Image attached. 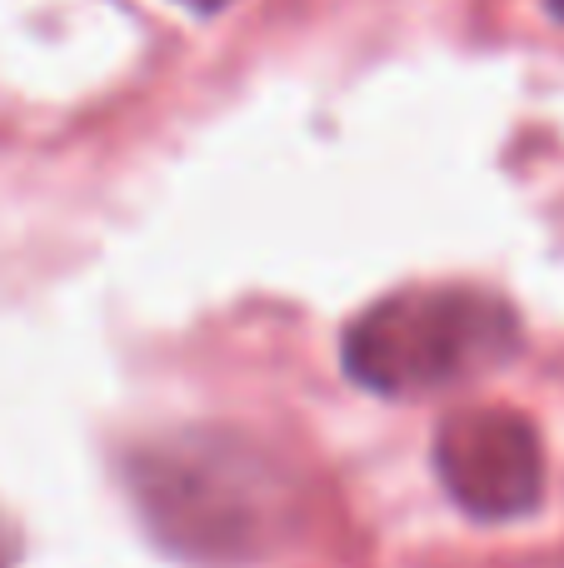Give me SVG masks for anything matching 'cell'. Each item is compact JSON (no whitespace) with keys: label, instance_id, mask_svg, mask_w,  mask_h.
<instances>
[{"label":"cell","instance_id":"obj_1","mask_svg":"<svg viewBox=\"0 0 564 568\" xmlns=\"http://www.w3.org/2000/svg\"><path fill=\"white\" fill-rule=\"evenodd\" d=\"M140 529L180 564L240 568L280 554L305 524V484L255 434L200 424L125 454Z\"/></svg>","mask_w":564,"mask_h":568},{"label":"cell","instance_id":"obj_2","mask_svg":"<svg viewBox=\"0 0 564 568\" xmlns=\"http://www.w3.org/2000/svg\"><path fill=\"white\" fill-rule=\"evenodd\" d=\"M525 344L515 304L480 284H410L345 324L340 364L370 394L415 399L510 364Z\"/></svg>","mask_w":564,"mask_h":568},{"label":"cell","instance_id":"obj_3","mask_svg":"<svg viewBox=\"0 0 564 568\" xmlns=\"http://www.w3.org/2000/svg\"><path fill=\"white\" fill-rule=\"evenodd\" d=\"M435 479L480 524L525 519L545 499V444L530 414L485 404L435 429Z\"/></svg>","mask_w":564,"mask_h":568},{"label":"cell","instance_id":"obj_4","mask_svg":"<svg viewBox=\"0 0 564 568\" xmlns=\"http://www.w3.org/2000/svg\"><path fill=\"white\" fill-rule=\"evenodd\" d=\"M180 6H190V10H205V16H210V10H220V6H225V0H180Z\"/></svg>","mask_w":564,"mask_h":568},{"label":"cell","instance_id":"obj_5","mask_svg":"<svg viewBox=\"0 0 564 568\" xmlns=\"http://www.w3.org/2000/svg\"><path fill=\"white\" fill-rule=\"evenodd\" d=\"M545 10H550L555 20H564V0H545Z\"/></svg>","mask_w":564,"mask_h":568},{"label":"cell","instance_id":"obj_6","mask_svg":"<svg viewBox=\"0 0 564 568\" xmlns=\"http://www.w3.org/2000/svg\"><path fill=\"white\" fill-rule=\"evenodd\" d=\"M0 564H6V524H0Z\"/></svg>","mask_w":564,"mask_h":568}]
</instances>
